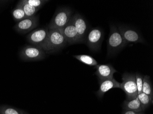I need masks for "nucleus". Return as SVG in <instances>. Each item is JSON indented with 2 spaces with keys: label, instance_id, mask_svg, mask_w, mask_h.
Wrapping results in <instances>:
<instances>
[{
  "label": "nucleus",
  "instance_id": "2",
  "mask_svg": "<svg viewBox=\"0 0 153 114\" xmlns=\"http://www.w3.org/2000/svg\"><path fill=\"white\" fill-rule=\"evenodd\" d=\"M127 45L118 27L114 25L111 26L107 42V56L115 54Z\"/></svg>",
  "mask_w": 153,
  "mask_h": 114
},
{
  "label": "nucleus",
  "instance_id": "17",
  "mask_svg": "<svg viewBox=\"0 0 153 114\" xmlns=\"http://www.w3.org/2000/svg\"><path fill=\"white\" fill-rule=\"evenodd\" d=\"M137 98L140 103L141 106L143 111L153 104V97L143 93L137 95Z\"/></svg>",
  "mask_w": 153,
  "mask_h": 114
},
{
  "label": "nucleus",
  "instance_id": "5",
  "mask_svg": "<svg viewBox=\"0 0 153 114\" xmlns=\"http://www.w3.org/2000/svg\"><path fill=\"white\" fill-rule=\"evenodd\" d=\"M20 58L27 62L42 60L45 57V53L42 48L35 45H27L21 50Z\"/></svg>",
  "mask_w": 153,
  "mask_h": 114
},
{
  "label": "nucleus",
  "instance_id": "22",
  "mask_svg": "<svg viewBox=\"0 0 153 114\" xmlns=\"http://www.w3.org/2000/svg\"><path fill=\"white\" fill-rule=\"evenodd\" d=\"M143 75L139 73H136L135 74L136 83L137 87V94L142 93L143 84Z\"/></svg>",
  "mask_w": 153,
  "mask_h": 114
},
{
  "label": "nucleus",
  "instance_id": "8",
  "mask_svg": "<svg viewBox=\"0 0 153 114\" xmlns=\"http://www.w3.org/2000/svg\"><path fill=\"white\" fill-rule=\"evenodd\" d=\"M118 29L121 33L123 38L126 44L130 43H143L144 40L139 32L128 26L120 25Z\"/></svg>",
  "mask_w": 153,
  "mask_h": 114
},
{
  "label": "nucleus",
  "instance_id": "7",
  "mask_svg": "<svg viewBox=\"0 0 153 114\" xmlns=\"http://www.w3.org/2000/svg\"><path fill=\"white\" fill-rule=\"evenodd\" d=\"M48 33V27L39 28L29 33L26 38L30 43L41 48L47 39Z\"/></svg>",
  "mask_w": 153,
  "mask_h": 114
},
{
  "label": "nucleus",
  "instance_id": "6",
  "mask_svg": "<svg viewBox=\"0 0 153 114\" xmlns=\"http://www.w3.org/2000/svg\"><path fill=\"white\" fill-rule=\"evenodd\" d=\"M104 38V32L100 27H94L87 34L85 42L92 51H97L100 49Z\"/></svg>",
  "mask_w": 153,
  "mask_h": 114
},
{
  "label": "nucleus",
  "instance_id": "10",
  "mask_svg": "<svg viewBox=\"0 0 153 114\" xmlns=\"http://www.w3.org/2000/svg\"><path fill=\"white\" fill-rule=\"evenodd\" d=\"M60 30L66 39L67 43L69 44L80 43L79 35L74 25L73 16L67 25Z\"/></svg>",
  "mask_w": 153,
  "mask_h": 114
},
{
  "label": "nucleus",
  "instance_id": "18",
  "mask_svg": "<svg viewBox=\"0 0 153 114\" xmlns=\"http://www.w3.org/2000/svg\"><path fill=\"white\" fill-rule=\"evenodd\" d=\"M0 114H29V113L13 106L8 105H0Z\"/></svg>",
  "mask_w": 153,
  "mask_h": 114
},
{
  "label": "nucleus",
  "instance_id": "15",
  "mask_svg": "<svg viewBox=\"0 0 153 114\" xmlns=\"http://www.w3.org/2000/svg\"><path fill=\"white\" fill-rule=\"evenodd\" d=\"M18 4L23 8L27 18H31L36 16L37 12L39 10V8L34 7L26 3L24 0L19 1Z\"/></svg>",
  "mask_w": 153,
  "mask_h": 114
},
{
  "label": "nucleus",
  "instance_id": "21",
  "mask_svg": "<svg viewBox=\"0 0 153 114\" xmlns=\"http://www.w3.org/2000/svg\"><path fill=\"white\" fill-rule=\"evenodd\" d=\"M24 1L25 2L29 5L39 9L45 3L49 1H46V0H24Z\"/></svg>",
  "mask_w": 153,
  "mask_h": 114
},
{
  "label": "nucleus",
  "instance_id": "1",
  "mask_svg": "<svg viewBox=\"0 0 153 114\" xmlns=\"http://www.w3.org/2000/svg\"><path fill=\"white\" fill-rule=\"evenodd\" d=\"M67 44V41L60 29H49L48 37L41 48L45 53L50 54L57 52Z\"/></svg>",
  "mask_w": 153,
  "mask_h": 114
},
{
  "label": "nucleus",
  "instance_id": "4",
  "mask_svg": "<svg viewBox=\"0 0 153 114\" xmlns=\"http://www.w3.org/2000/svg\"><path fill=\"white\" fill-rule=\"evenodd\" d=\"M120 89L125 93L127 100L136 98L138 94L135 74L128 73H124L122 75V83H120Z\"/></svg>",
  "mask_w": 153,
  "mask_h": 114
},
{
  "label": "nucleus",
  "instance_id": "23",
  "mask_svg": "<svg viewBox=\"0 0 153 114\" xmlns=\"http://www.w3.org/2000/svg\"><path fill=\"white\" fill-rule=\"evenodd\" d=\"M122 114H145L144 112H134V111L124 110L123 111Z\"/></svg>",
  "mask_w": 153,
  "mask_h": 114
},
{
  "label": "nucleus",
  "instance_id": "11",
  "mask_svg": "<svg viewBox=\"0 0 153 114\" xmlns=\"http://www.w3.org/2000/svg\"><path fill=\"white\" fill-rule=\"evenodd\" d=\"M74 25L79 35L80 43H84L88 33V25L85 20L80 14L76 13L73 16Z\"/></svg>",
  "mask_w": 153,
  "mask_h": 114
},
{
  "label": "nucleus",
  "instance_id": "19",
  "mask_svg": "<svg viewBox=\"0 0 153 114\" xmlns=\"http://www.w3.org/2000/svg\"><path fill=\"white\" fill-rule=\"evenodd\" d=\"M142 92L153 97V90L150 76L145 75L143 77Z\"/></svg>",
  "mask_w": 153,
  "mask_h": 114
},
{
  "label": "nucleus",
  "instance_id": "16",
  "mask_svg": "<svg viewBox=\"0 0 153 114\" xmlns=\"http://www.w3.org/2000/svg\"><path fill=\"white\" fill-rule=\"evenodd\" d=\"M73 57L82 63L87 65L90 66H95L98 65L97 61L93 57L89 55H74Z\"/></svg>",
  "mask_w": 153,
  "mask_h": 114
},
{
  "label": "nucleus",
  "instance_id": "3",
  "mask_svg": "<svg viewBox=\"0 0 153 114\" xmlns=\"http://www.w3.org/2000/svg\"><path fill=\"white\" fill-rule=\"evenodd\" d=\"M72 10L68 7L57 9L48 25V29H61L63 28L69 22L72 17Z\"/></svg>",
  "mask_w": 153,
  "mask_h": 114
},
{
  "label": "nucleus",
  "instance_id": "20",
  "mask_svg": "<svg viewBox=\"0 0 153 114\" xmlns=\"http://www.w3.org/2000/svg\"><path fill=\"white\" fill-rule=\"evenodd\" d=\"M12 15L14 20L16 22H20L27 18L23 8L18 4L12 11Z\"/></svg>",
  "mask_w": 153,
  "mask_h": 114
},
{
  "label": "nucleus",
  "instance_id": "14",
  "mask_svg": "<svg viewBox=\"0 0 153 114\" xmlns=\"http://www.w3.org/2000/svg\"><path fill=\"white\" fill-rule=\"evenodd\" d=\"M123 108L124 110L134 111V112H144L142 108L140 103L137 98L131 100H125L123 104Z\"/></svg>",
  "mask_w": 153,
  "mask_h": 114
},
{
  "label": "nucleus",
  "instance_id": "13",
  "mask_svg": "<svg viewBox=\"0 0 153 114\" xmlns=\"http://www.w3.org/2000/svg\"><path fill=\"white\" fill-rule=\"evenodd\" d=\"M99 89L96 92V95L98 97H103L105 93L114 88H120V83L113 78L111 79H106L99 82Z\"/></svg>",
  "mask_w": 153,
  "mask_h": 114
},
{
  "label": "nucleus",
  "instance_id": "12",
  "mask_svg": "<svg viewBox=\"0 0 153 114\" xmlns=\"http://www.w3.org/2000/svg\"><path fill=\"white\" fill-rule=\"evenodd\" d=\"M96 68L94 74L97 76L99 82L106 79L114 78V74L117 71L110 64L98 65L95 66Z\"/></svg>",
  "mask_w": 153,
  "mask_h": 114
},
{
  "label": "nucleus",
  "instance_id": "9",
  "mask_svg": "<svg viewBox=\"0 0 153 114\" xmlns=\"http://www.w3.org/2000/svg\"><path fill=\"white\" fill-rule=\"evenodd\" d=\"M39 17L34 16L27 18L18 22L14 26V29L18 33L26 34L36 28L39 24Z\"/></svg>",
  "mask_w": 153,
  "mask_h": 114
}]
</instances>
